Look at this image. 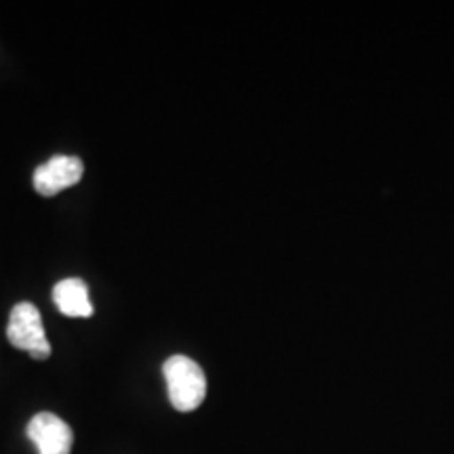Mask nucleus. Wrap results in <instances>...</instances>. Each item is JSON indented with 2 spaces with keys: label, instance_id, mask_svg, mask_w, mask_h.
<instances>
[{
  "label": "nucleus",
  "instance_id": "nucleus-1",
  "mask_svg": "<svg viewBox=\"0 0 454 454\" xmlns=\"http://www.w3.org/2000/svg\"><path fill=\"white\" fill-rule=\"evenodd\" d=\"M167 379L168 400L175 411L192 412L207 397V377L204 371L187 356H173L162 366Z\"/></svg>",
  "mask_w": 454,
  "mask_h": 454
},
{
  "label": "nucleus",
  "instance_id": "nucleus-2",
  "mask_svg": "<svg viewBox=\"0 0 454 454\" xmlns=\"http://www.w3.org/2000/svg\"><path fill=\"white\" fill-rule=\"evenodd\" d=\"M7 339L9 343L17 349H24L34 360H47L51 356V343L44 334L43 317L36 305L17 303L11 309L9 325H7Z\"/></svg>",
  "mask_w": 454,
  "mask_h": 454
},
{
  "label": "nucleus",
  "instance_id": "nucleus-3",
  "mask_svg": "<svg viewBox=\"0 0 454 454\" xmlns=\"http://www.w3.org/2000/svg\"><path fill=\"white\" fill-rule=\"evenodd\" d=\"M84 175V164L76 156H53L34 170V190L41 196H57L76 185Z\"/></svg>",
  "mask_w": 454,
  "mask_h": 454
},
{
  "label": "nucleus",
  "instance_id": "nucleus-4",
  "mask_svg": "<svg viewBox=\"0 0 454 454\" xmlns=\"http://www.w3.org/2000/svg\"><path fill=\"white\" fill-rule=\"evenodd\" d=\"M27 438L38 448V454H70L74 444L72 427L53 412H38L27 423Z\"/></svg>",
  "mask_w": 454,
  "mask_h": 454
},
{
  "label": "nucleus",
  "instance_id": "nucleus-5",
  "mask_svg": "<svg viewBox=\"0 0 454 454\" xmlns=\"http://www.w3.org/2000/svg\"><path fill=\"white\" fill-rule=\"evenodd\" d=\"M53 301L57 309L67 317H90L93 316V303L89 297L87 282L81 278H66L57 282L53 288Z\"/></svg>",
  "mask_w": 454,
  "mask_h": 454
}]
</instances>
